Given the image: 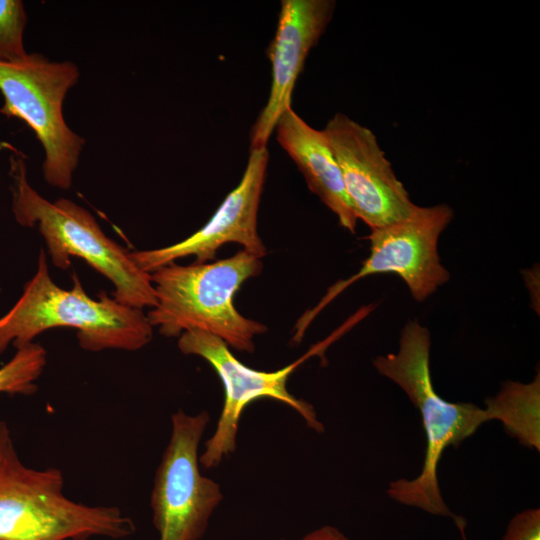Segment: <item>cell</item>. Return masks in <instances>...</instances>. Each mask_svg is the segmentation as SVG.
Instances as JSON below:
<instances>
[{"instance_id":"cell-11","label":"cell","mask_w":540,"mask_h":540,"mask_svg":"<svg viewBox=\"0 0 540 540\" xmlns=\"http://www.w3.org/2000/svg\"><path fill=\"white\" fill-rule=\"evenodd\" d=\"M268 160L267 146L251 149L239 184L227 194L208 222L176 244L130 252L135 265L151 274L187 256H194L195 263H207L227 243L239 244L244 251L262 259L267 250L258 234L257 218Z\"/></svg>"},{"instance_id":"cell-10","label":"cell","mask_w":540,"mask_h":540,"mask_svg":"<svg viewBox=\"0 0 540 540\" xmlns=\"http://www.w3.org/2000/svg\"><path fill=\"white\" fill-rule=\"evenodd\" d=\"M341 170L345 191L356 218L371 230L400 221L415 205L376 135L343 113L322 130Z\"/></svg>"},{"instance_id":"cell-15","label":"cell","mask_w":540,"mask_h":540,"mask_svg":"<svg viewBox=\"0 0 540 540\" xmlns=\"http://www.w3.org/2000/svg\"><path fill=\"white\" fill-rule=\"evenodd\" d=\"M27 14L20 0H0V62H12L23 58V34Z\"/></svg>"},{"instance_id":"cell-6","label":"cell","mask_w":540,"mask_h":540,"mask_svg":"<svg viewBox=\"0 0 540 540\" xmlns=\"http://www.w3.org/2000/svg\"><path fill=\"white\" fill-rule=\"evenodd\" d=\"M71 61H52L41 53H27L12 62H0V113L24 121L44 150L45 181L61 190L71 187L85 139L67 125L63 102L79 80Z\"/></svg>"},{"instance_id":"cell-13","label":"cell","mask_w":540,"mask_h":540,"mask_svg":"<svg viewBox=\"0 0 540 540\" xmlns=\"http://www.w3.org/2000/svg\"><path fill=\"white\" fill-rule=\"evenodd\" d=\"M281 147L296 163L308 188L354 233L357 218L348 200L340 167L322 130L302 119L293 108L278 120L275 129Z\"/></svg>"},{"instance_id":"cell-5","label":"cell","mask_w":540,"mask_h":540,"mask_svg":"<svg viewBox=\"0 0 540 540\" xmlns=\"http://www.w3.org/2000/svg\"><path fill=\"white\" fill-rule=\"evenodd\" d=\"M9 161L15 220L38 227L52 263L65 270L71 257L82 258L112 282L116 301L141 310L153 308L156 297L150 274L135 265L130 251L108 237L87 209L66 198L50 202L33 189L21 153L13 149Z\"/></svg>"},{"instance_id":"cell-1","label":"cell","mask_w":540,"mask_h":540,"mask_svg":"<svg viewBox=\"0 0 540 540\" xmlns=\"http://www.w3.org/2000/svg\"><path fill=\"white\" fill-rule=\"evenodd\" d=\"M430 333L418 320L403 327L399 350L378 356L373 365L379 374L395 382L420 411L426 435L423 468L414 479L390 483L387 494L393 500L432 515L452 517L460 528V519L441 495L437 467L448 446H458L486 421H501V408L495 397L486 399V408L472 403H452L434 389L430 372Z\"/></svg>"},{"instance_id":"cell-7","label":"cell","mask_w":540,"mask_h":540,"mask_svg":"<svg viewBox=\"0 0 540 540\" xmlns=\"http://www.w3.org/2000/svg\"><path fill=\"white\" fill-rule=\"evenodd\" d=\"M452 218L453 210L447 204L417 206L408 217L371 230L367 236L370 253L358 272L330 286L317 305L299 318L292 341L299 343L310 323L329 303L354 282L372 274H397L416 301H425L450 278L441 264L437 244Z\"/></svg>"},{"instance_id":"cell-4","label":"cell","mask_w":540,"mask_h":540,"mask_svg":"<svg viewBox=\"0 0 540 540\" xmlns=\"http://www.w3.org/2000/svg\"><path fill=\"white\" fill-rule=\"evenodd\" d=\"M63 486L60 469L23 464L7 423L0 421V540L120 539L134 533L133 520L118 507L72 501Z\"/></svg>"},{"instance_id":"cell-9","label":"cell","mask_w":540,"mask_h":540,"mask_svg":"<svg viewBox=\"0 0 540 540\" xmlns=\"http://www.w3.org/2000/svg\"><path fill=\"white\" fill-rule=\"evenodd\" d=\"M179 350L186 355H196L206 360L219 376L224 388V402L212 436L205 443L199 457L205 468L218 466L236 449V439L241 414L253 401L274 399L295 410L316 432H323L314 407L296 398L287 382L293 371L309 356L319 351L314 348L299 360L276 371H259L240 362L220 338L200 330L182 333L178 340Z\"/></svg>"},{"instance_id":"cell-2","label":"cell","mask_w":540,"mask_h":540,"mask_svg":"<svg viewBox=\"0 0 540 540\" xmlns=\"http://www.w3.org/2000/svg\"><path fill=\"white\" fill-rule=\"evenodd\" d=\"M65 290L50 277L46 253L40 250L37 270L7 314L0 318V354L10 343L23 348L42 332L55 327L78 330L82 349L136 351L152 340L153 327L143 310L119 303L101 291L93 299L74 273Z\"/></svg>"},{"instance_id":"cell-17","label":"cell","mask_w":540,"mask_h":540,"mask_svg":"<svg viewBox=\"0 0 540 540\" xmlns=\"http://www.w3.org/2000/svg\"><path fill=\"white\" fill-rule=\"evenodd\" d=\"M289 540V539H281ZM294 540H350L342 531L338 528L330 525H324L313 531L305 534L299 539Z\"/></svg>"},{"instance_id":"cell-14","label":"cell","mask_w":540,"mask_h":540,"mask_svg":"<svg viewBox=\"0 0 540 540\" xmlns=\"http://www.w3.org/2000/svg\"><path fill=\"white\" fill-rule=\"evenodd\" d=\"M46 362V350L39 344L31 343L17 349L14 356L0 368V393H35V381L42 374Z\"/></svg>"},{"instance_id":"cell-8","label":"cell","mask_w":540,"mask_h":540,"mask_svg":"<svg viewBox=\"0 0 540 540\" xmlns=\"http://www.w3.org/2000/svg\"><path fill=\"white\" fill-rule=\"evenodd\" d=\"M210 421L207 411L171 416V436L156 470L151 493L159 540H200L223 500L220 485L201 474L198 449Z\"/></svg>"},{"instance_id":"cell-16","label":"cell","mask_w":540,"mask_h":540,"mask_svg":"<svg viewBox=\"0 0 540 540\" xmlns=\"http://www.w3.org/2000/svg\"><path fill=\"white\" fill-rule=\"evenodd\" d=\"M502 540H540V510L526 509L509 522Z\"/></svg>"},{"instance_id":"cell-3","label":"cell","mask_w":540,"mask_h":540,"mask_svg":"<svg viewBox=\"0 0 540 540\" xmlns=\"http://www.w3.org/2000/svg\"><path fill=\"white\" fill-rule=\"evenodd\" d=\"M262 268V260L243 249L214 262L161 267L150 274L156 305L146 315L148 322L166 337L200 330L235 350L252 353L255 337L267 327L240 314L233 301L242 284Z\"/></svg>"},{"instance_id":"cell-12","label":"cell","mask_w":540,"mask_h":540,"mask_svg":"<svg viewBox=\"0 0 540 540\" xmlns=\"http://www.w3.org/2000/svg\"><path fill=\"white\" fill-rule=\"evenodd\" d=\"M333 0H282L275 35L267 48L271 63L268 100L255 121L251 149L266 147L280 117L292 108L296 81L310 50L330 23Z\"/></svg>"}]
</instances>
